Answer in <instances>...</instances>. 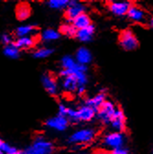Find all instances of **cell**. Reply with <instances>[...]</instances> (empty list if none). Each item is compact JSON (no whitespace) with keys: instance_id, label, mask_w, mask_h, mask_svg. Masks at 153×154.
<instances>
[{"instance_id":"cell-38","label":"cell","mask_w":153,"mask_h":154,"mask_svg":"<svg viewBox=\"0 0 153 154\" xmlns=\"http://www.w3.org/2000/svg\"><path fill=\"white\" fill-rule=\"evenodd\" d=\"M127 154H129V153H127Z\"/></svg>"},{"instance_id":"cell-22","label":"cell","mask_w":153,"mask_h":154,"mask_svg":"<svg viewBox=\"0 0 153 154\" xmlns=\"http://www.w3.org/2000/svg\"><path fill=\"white\" fill-rule=\"evenodd\" d=\"M37 29V28L33 25H24L21 27H18L16 30V34L21 38V37H26L28 34H30L34 32Z\"/></svg>"},{"instance_id":"cell-23","label":"cell","mask_w":153,"mask_h":154,"mask_svg":"<svg viewBox=\"0 0 153 154\" xmlns=\"http://www.w3.org/2000/svg\"><path fill=\"white\" fill-rule=\"evenodd\" d=\"M4 54L7 57L11 58V59H17V58H18V56H20V50H18L14 44H10V45L5 46Z\"/></svg>"},{"instance_id":"cell-5","label":"cell","mask_w":153,"mask_h":154,"mask_svg":"<svg viewBox=\"0 0 153 154\" xmlns=\"http://www.w3.org/2000/svg\"><path fill=\"white\" fill-rule=\"evenodd\" d=\"M29 149L37 154H50L53 151V145L45 139L38 137L34 140L32 146H30Z\"/></svg>"},{"instance_id":"cell-19","label":"cell","mask_w":153,"mask_h":154,"mask_svg":"<svg viewBox=\"0 0 153 154\" xmlns=\"http://www.w3.org/2000/svg\"><path fill=\"white\" fill-rule=\"evenodd\" d=\"M105 101H106V94L101 92L98 94L94 95L93 97L87 99L85 103H86V106L93 108L95 111H97V109L103 105Z\"/></svg>"},{"instance_id":"cell-36","label":"cell","mask_w":153,"mask_h":154,"mask_svg":"<svg viewBox=\"0 0 153 154\" xmlns=\"http://www.w3.org/2000/svg\"><path fill=\"white\" fill-rule=\"evenodd\" d=\"M2 142H3V141H2V140H0V144H1V143H2Z\"/></svg>"},{"instance_id":"cell-9","label":"cell","mask_w":153,"mask_h":154,"mask_svg":"<svg viewBox=\"0 0 153 154\" xmlns=\"http://www.w3.org/2000/svg\"><path fill=\"white\" fill-rule=\"evenodd\" d=\"M131 5V2L128 1H112L108 3L107 7L112 14L118 17H122L127 15Z\"/></svg>"},{"instance_id":"cell-26","label":"cell","mask_w":153,"mask_h":154,"mask_svg":"<svg viewBox=\"0 0 153 154\" xmlns=\"http://www.w3.org/2000/svg\"><path fill=\"white\" fill-rule=\"evenodd\" d=\"M42 37L45 41H55V40H57V38H60V33L55 31L54 29H49L43 32Z\"/></svg>"},{"instance_id":"cell-10","label":"cell","mask_w":153,"mask_h":154,"mask_svg":"<svg viewBox=\"0 0 153 154\" xmlns=\"http://www.w3.org/2000/svg\"><path fill=\"white\" fill-rule=\"evenodd\" d=\"M62 66L64 70H70L74 72H85L87 70V66L84 64H80L76 62L71 56H64L62 59Z\"/></svg>"},{"instance_id":"cell-4","label":"cell","mask_w":153,"mask_h":154,"mask_svg":"<svg viewBox=\"0 0 153 154\" xmlns=\"http://www.w3.org/2000/svg\"><path fill=\"white\" fill-rule=\"evenodd\" d=\"M128 18L131 21L139 23V24H144L148 20V14L147 12L139 5H131L127 13Z\"/></svg>"},{"instance_id":"cell-34","label":"cell","mask_w":153,"mask_h":154,"mask_svg":"<svg viewBox=\"0 0 153 154\" xmlns=\"http://www.w3.org/2000/svg\"><path fill=\"white\" fill-rule=\"evenodd\" d=\"M149 24H150L151 27H153V17L149 19Z\"/></svg>"},{"instance_id":"cell-33","label":"cell","mask_w":153,"mask_h":154,"mask_svg":"<svg viewBox=\"0 0 153 154\" xmlns=\"http://www.w3.org/2000/svg\"><path fill=\"white\" fill-rule=\"evenodd\" d=\"M10 154H23V153L20 152V151H18V150H16V151H14V152H12V153H10Z\"/></svg>"},{"instance_id":"cell-11","label":"cell","mask_w":153,"mask_h":154,"mask_svg":"<svg viewBox=\"0 0 153 154\" xmlns=\"http://www.w3.org/2000/svg\"><path fill=\"white\" fill-rule=\"evenodd\" d=\"M68 119L65 117L62 116H57V117L51 118L45 122V125L50 128H54L56 130L63 131L68 127Z\"/></svg>"},{"instance_id":"cell-24","label":"cell","mask_w":153,"mask_h":154,"mask_svg":"<svg viewBox=\"0 0 153 154\" xmlns=\"http://www.w3.org/2000/svg\"><path fill=\"white\" fill-rule=\"evenodd\" d=\"M69 2L68 0H50L49 1V6L54 9H63L68 7Z\"/></svg>"},{"instance_id":"cell-15","label":"cell","mask_w":153,"mask_h":154,"mask_svg":"<svg viewBox=\"0 0 153 154\" xmlns=\"http://www.w3.org/2000/svg\"><path fill=\"white\" fill-rule=\"evenodd\" d=\"M31 15V8L28 3H20L16 8V16L20 20H25Z\"/></svg>"},{"instance_id":"cell-3","label":"cell","mask_w":153,"mask_h":154,"mask_svg":"<svg viewBox=\"0 0 153 154\" xmlns=\"http://www.w3.org/2000/svg\"><path fill=\"white\" fill-rule=\"evenodd\" d=\"M116 109H117L116 106H115V105L112 102L106 100L96 111L99 120L104 124L110 123L113 118V115L116 112Z\"/></svg>"},{"instance_id":"cell-14","label":"cell","mask_w":153,"mask_h":154,"mask_svg":"<svg viewBox=\"0 0 153 154\" xmlns=\"http://www.w3.org/2000/svg\"><path fill=\"white\" fill-rule=\"evenodd\" d=\"M95 111L93 108L88 106H84L80 109L77 110V117H78V121H90L93 119L95 116Z\"/></svg>"},{"instance_id":"cell-20","label":"cell","mask_w":153,"mask_h":154,"mask_svg":"<svg viewBox=\"0 0 153 154\" xmlns=\"http://www.w3.org/2000/svg\"><path fill=\"white\" fill-rule=\"evenodd\" d=\"M63 86L65 90H67L69 92H73L75 90H77L79 85H78L77 80H76V78L73 75H68L66 77H63Z\"/></svg>"},{"instance_id":"cell-16","label":"cell","mask_w":153,"mask_h":154,"mask_svg":"<svg viewBox=\"0 0 153 154\" xmlns=\"http://www.w3.org/2000/svg\"><path fill=\"white\" fill-rule=\"evenodd\" d=\"M92 61V53L86 48H80L76 51V62L80 64L86 65Z\"/></svg>"},{"instance_id":"cell-25","label":"cell","mask_w":153,"mask_h":154,"mask_svg":"<svg viewBox=\"0 0 153 154\" xmlns=\"http://www.w3.org/2000/svg\"><path fill=\"white\" fill-rule=\"evenodd\" d=\"M53 53V50L52 49H49V48H41L40 50H38L34 52L33 56L37 59H42V58H47L49 57L50 54Z\"/></svg>"},{"instance_id":"cell-18","label":"cell","mask_w":153,"mask_h":154,"mask_svg":"<svg viewBox=\"0 0 153 154\" xmlns=\"http://www.w3.org/2000/svg\"><path fill=\"white\" fill-rule=\"evenodd\" d=\"M94 33V27L93 25H90L89 27L82 29H78L77 33H76V37L80 41L83 42H90Z\"/></svg>"},{"instance_id":"cell-1","label":"cell","mask_w":153,"mask_h":154,"mask_svg":"<svg viewBox=\"0 0 153 154\" xmlns=\"http://www.w3.org/2000/svg\"><path fill=\"white\" fill-rule=\"evenodd\" d=\"M118 42L121 48L127 51H135L139 48V40L135 33L130 29H124L120 32Z\"/></svg>"},{"instance_id":"cell-28","label":"cell","mask_w":153,"mask_h":154,"mask_svg":"<svg viewBox=\"0 0 153 154\" xmlns=\"http://www.w3.org/2000/svg\"><path fill=\"white\" fill-rule=\"evenodd\" d=\"M0 41H1V42L5 46H8V45L12 44V37L9 34H3L0 37Z\"/></svg>"},{"instance_id":"cell-21","label":"cell","mask_w":153,"mask_h":154,"mask_svg":"<svg viewBox=\"0 0 153 154\" xmlns=\"http://www.w3.org/2000/svg\"><path fill=\"white\" fill-rule=\"evenodd\" d=\"M60 32L67 37L73 38L76 37V33H77V29H75V27L72 24H63L60 27Z\"/></svg>"},{"instance_id":"cell-17","label":"cell","mask_w":153,"mask_h":154,"mask_svg":"<svg viewBox=\"0 0 153 154\" xmlns=\"http://www.w3.org/2000/svg\"><path fill=\"white\" fill-rule=\"evenodd\" d=\"M72 25L75 27L76 29H85L87 27H89L90 25H92L91 22V18L90 17L85 14L83 13L80 16H78L76 18H74L72 20Z\"/></svg>"},{"instance_id":"cell-6","label":"cell","mask_w":153,"mask_h":154,"mask_svg":"<svg viewBox=\"0 0 153 154\" xmlns=\"http://www.w3.org/2000/svg\"><path fill=\"white\" fill-rule=\"evenodd\" d=\"M125 142V136L120 132H111L104 138V144L113 149L122 148Z\"/></svg>"},{"instance_id":"cell-30","label":"cell","mask_w":153,"mask_h":154,"mask_svg":"<svg viewBox=\"0 0 153 154\" xmlns=\"http://www.w3.org/2000/svg\"><path fill=\"white\" fill-rule=\"evenodd\" d=\"M77 92H78V94H84V92H85V87H84V85L78 86V88H77Z\"/></svg>"},{"instance_id":"cell-29","label":"cell","mask_w":153,"mask_h":154,"mask_svg":"<svg viewBox=\"0 0 153 154\" xmlns=\"http://www.w3.org/2000/svg\"><path fill=\"white\" fill-rule=\"evenodd\" d=\"M67 110H68L67 107H65L63 105H60L59 106V116H62V117H65L66 118Z\"/></svg>"},{"instance_id":"cell-8","label":"cell","mask_w":153,"mask_h":154,"mask_svg":"<svg viewBox=\"0 0 153 154\" xmlns=\"http://www.w3.org/2000/svg\"><path fill=\"white\" fill-rule=\"evenodd\" d=\"M85 10V7L76 1H70L68 7L66 8L64 16L65 17L70 21H72L74 18H76L78 16H80L81 14L84 13Z\"/></svg>"},{"instance_id":"cell-32","label":"cell","mask_w":153,"mask_h":154,"mask_svg":"<svg viewBox=\"0 0 153 154\" xmlns=\"http://www.w3.org/2000/svg\"><path fill=\"white\" fill-rule=\"evenodd\" d=\"M23 154H37V153H35V152H32V151H31V150H30V149L28 148V149H26V150L23 152Z\"/></svg>"},{"instance_id":"cell-13","label":"cell","mask_w":153,"mask_h":154,"mask_svg":"<svg viewBox=\"0 0 153 154\" xmlns=\"http://www.w3.org/2000/svg\"><path fill=\"white\" fill-rule=\"evenodd\" d=\"M38 42V38L36 37H21V38H18L17 42L14 43V45L20 50H27V49H30L33 48L36 43Z\"/></svg>"},{"instance_id":"cell-12","label":"cell","mask_w":153,"mask_h":154,"mask_svg":"<svg viewBox=\"0 0 153 154\" xmlns=\"http://www.w3.org/2000/svg\"><path fill=\"white\" fill-rule=\"evenodd\" d=\"M41 82H42V85H43L44 89L50 94L55 95L57 94V89H58V87H57V83H56L55 78L50 73L44 74L42 76Z\"/></svg>"},{"instance_id":"cell-27","label":"cell","mask_w":153,"mask_h":154,"mask_svg":"<svg viewBox=\"0 0 153 154\" xmlns=\"http://www.w3.org/2000/svg\"><path fill=\"white\" fill-rule=\"evenodd\" d=\"M0 150H1L2 152H4L5 154H10L14 151H16L17 149L11 146H9L8 144L5 143V142H2L1 144H0Z\"/></svg>"},{"instance_id":"cell-35","label":"cell","mask_w":153,"mask_h":154,"mask_svg":"<svg viewBox=\"0 0 153 154\" xmlns=\"http://www.w3.org/2000/svg\"><path fill=\"white\" fill-rule=\"evenodd\" d=\"M0 154H5V153H4V152H2L1 150H0Z\"/></svg>"},{"instance_id":"cell-7","label":"cell","mask_w":153,"mask_h":154,"mask_svg":"<svg viewBox=\"0 0 153 154\" xmlns=\"http://www.w3.org/2000/svg\"><path fill=\"white\" fill-rule=\"evenodd\" d=\"M110 125L115 132H124L126 130V116L123 110L117 108L110 121Z\"/></svg>"},{"instance_id":"cell-31","label":"cell","mask_w":153,"mask_h":154,"mask_svg":"<svg viewBox=\"0 0 153 154\" xmlns=\"http://www.w3.org/2000/svg\"><path fill=\"white\" fill-rule=\"evenodd\" d=\"M96 154H112V152H109L106 150H99L96 152Z\"/></svg>"},{"instance_id":"cell-37","label":"cell","mask_w":153,"mask_h":154,"mask_svg":"<svg viewBox=\"0 0 153 154\" xmlns=\"http://www.w3.org/2000/svg\"><path fill=\"white\" fill-rule=\"evenodd\" d=\"M93 154H96V152H95V153H93Z\"/></svg>"},{"instance_id":"cell-2","label":"cell","mask_w":153,"mask_h":154,"mask_svg":"<svg viewBox=\"0 0 153 154\" xmlns=\"http://www.w3.org/2000/svg\"><path fill=\"white\" fill-rule=\"evenodd\" d=\"M95 132L91 128L81 129L74 132L69 138V143L71 144H86L93 140Z\"/></svg>"}]
</instances>
